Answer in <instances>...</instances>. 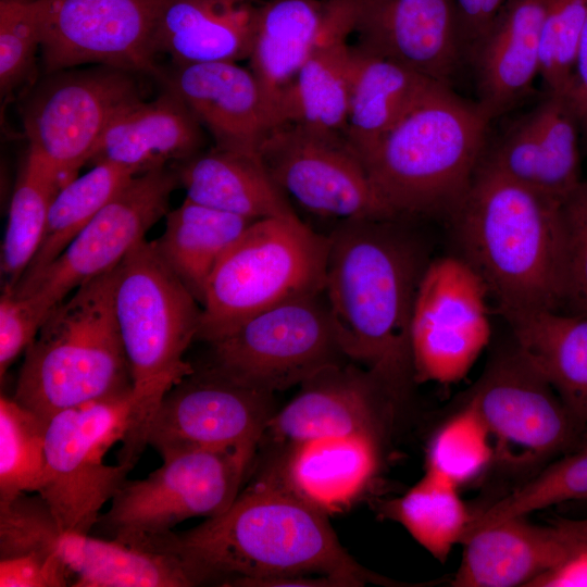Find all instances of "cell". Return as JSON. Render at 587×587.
<instances>
[{
  "instance_id": "20",
  "label": "cell",
  "mask_w": 587,
  "mask_h": 587,
  "mask_svg": "<svg viewBox=\"0 0 587 587\" xmlns=\"http://www.w3.org/2000/svg\"><path fill=\"white\" fill-rule=\"evenodd\" d=\"M162 80L212 135L215 147L259 154L262 142L277 126L258 79L237 62L176 66Z\"/></svg>"
},
{
  "instance_id": "36",
  "label": "cell",
  "mask_w": 587,
  "mask_h": 587,
  "mask_svg": "<svg viewBox=\"0 0 587 587\" xmlns=\"http://www.w3.org/2000/svg\"><path fill=\"white\" fill-rule=\"evenodd\" d=\"M134 176L133 171L122 165L98 162L90 171L65 184L51 203L38 250L20 282L34 277L54 261Z\"/></svg>"
},
{
  "instance_id": "21",
  "label": "cell",
  "mask_w": 587,
  "mask_h": 587,
  "mask_svg": "<svg viewBox=\"0 0 587 587\" xmlns=\"http://www.w3.org/2000/svg\"><path fill=\"white\" fill-rule=\"evenodd\" d=\"M274 413L267 429L275 439L296 444L326 436L385 434L396 402L369 371L344 364L322 372Z\"/></svg>"
},
{
  "instance_id": "33",
  "label": "cell",
  "mask_w": 587,
  "mask_h": 587,
  "mask_svg": "<svg viewBox=\"0 0 587 587\" xmlns=\"http://www.w3.org/2000/svg\"><path fill=\"white\" fill-rule=\"evenodd\" d=\"M253 222L185 198L166 213L165 229L152 242L166 266L201 305L216 263Z\"/></svg>"
},
{
  "instance_id": "46",
  "label": "cell",
  "mask_w": 587,
  "mask_h": 587,
  "mask_svg": "<svg viewBox=\"0 0 587 587\" xmlns=\"http://www.w3.org/2000/svg\"><path fill=\"white\" fill-rule=\"evenodd\" d=\"M72 586L71 574L59 553L0 559L1 587Z\"/></svg>"
},
{
  "instance_id": "9",
  "label": "cell",
  "mask_w": 587,
  "mask_h": 587,
  "mask_svg": "<svg viewBox=\"0 0 587 587\" xmlns=\"http://www.w3.org/2000/svg\"><path fill=\"white\" fill-rule=\"evenodd\" d=\"M257 446L190 448L162 458V465L116 491L96 526L128 545L167 533L191 517H213L235 501Z\"/></svg>"
},
{
  "instance_id": "32",
  "label": "cell",
  "mask_w": 587,
  "mask_h": 587,
  "mask_svg": "<svg viewBox=\"0 0 587 587\" xmlns=\"http://www.w3.org/2000/svg\"><path fill=\"white\" fill-rule=\"evenodd\" d=\"M58 553L71 574L74 587L195 586L176 557L113 538L62 532Z\"/></svg>"
},
{
  "instance_id": "17",
  "label": "cell",
  "mask_w": 587,
  "mask_h": 587,
  "mask_svg": "<svg viewBox=\"0 0 587 587\" xmlns=\"http://www.w3.org/2000/svg\"><path fill=\"white\" fill-rule=\"evenodd\" d=\"M273 395L208 364L163 397L147 444L161 458L190 448L258 446L275 413Z\"/></svg>"
},
{
  "instance_id": "24",
  "label": "cell",
  "mask_w": 587,
  "mask_h": 587,
  "mask_svg": "<svg viewBox=\"0 0 587 587\" xmlns=\"http://www.w3.org/2000/svg\"><path fill=\"white\" fill-rule=\"evenodd\" d=\"M202 126L183 101L167 90L153 101H137L108 126L90 162H111L136 175L184 161L200 152Z\"/></svg>"
},
{
  "instance_id": "18",
  "label": "cell",
  "mask_w": 587,
  "mask_h": 587,
  "mask_svg": "<svg viewBox=\"0 0 587 587\" xmlns=\"http://www.w3.org/2000/svg\"><path fill=\"white\" fill-rule=\"evenodd\" d=\"M357 47L453 88L467 66L457 0H347Z\"/></svg>"
},
{
  "instance_id": "7",
  "label": "cell",
  "mask_w": 587,
  "mask_h": 587,
  "mask_svg": "<svg viewBox=\"0 0 587 587\" xmlns=\"http://www.w3.org/2000/svg\"><path fill=\"white\" fill-rule=\"evenodd\" d=\"M327 252V235L299 216L253 222L210 275L197 339L214 342L266 310L324 291Z\"/></svg>"
},
{
  "instance_id": "37",
  "label": "cell",
  "mask_w": 587,
  "mask_h": 587,
  "mask_svg": "<svg viewBox=\"0 0 587 587\" xmlns=\"http://www.w3.org/2000/svg\"><path fill=\"white\" fill-rule=\"evenodd\" d=\"M587 497V436L535 475L474 513L467 533L562 502Z\"/></svg>"
},
{
  "instance_id": "6",
  "label": "cell",
  "mask_w": 587,
  "mask_h": 587,
  "mask_svg": "<svg viewBox=\"0 0 587 587\" xmlns=\"http://www.w3.org/2000/svg\"><path fill=\"white\" fill-rule=\"evenodd\" d=\"M116 267L54 307L25 351L13 398L47 420L133 390L114 314Z\"/></svg>"
},
{
  "instance_id": "34",
  "label": "cell",
  "mask_w": 587,
  "mask_h": 587,
  "mask_svg": "<svg viewBox=\"0 0 587 587\" xmlns=\"http://www.w3.org/2000/svg\"><path fill=\"white\" fill-rule=\"evenodd\" d=\"M63 187L53 167L29 151L16 180L1 248L2 291L12 290L40 245L51 203Z\"/></svg>"
},
{
  "instance_id": "45",
  "label": "cell",
  "mask_w": 587,
  "mask_h": 587,
  "mask_svg": "<svg viewBox=\"0 0 587 587\" xmlns=\"http://www.w3.org/2000/svg\"><path fill=\"white\" fill-rule=\"evenodd\" d=\"M42 321L24 299L10 291L0 298V377L35 339Z\"/></svg>"
},
{
  "instance_id": "43",
  "label": "cell",
  "mask_w": 587,
  "mask_h": 587,
  "mask_svg": "<svg viewBox=\"0 0 587 587\" xmlns=\"http://www.w3.org/2000/svg\"><path fill=\"white\" fill-rule=\"evenodd\" d=\"M565 273L564 296L560 311L587 314V180L561 204Z\"/></svg>"
},
{
  "instance_id": "2",
  "label": "cell",
  "mask_w": 587,
  "mask_h": 587,
  "mask_svg": "<svg viewBox=\"0 0 587 587\" xmlns=\"http://www.w3.org/2000/svg\"><path fill=\"white\" fill-rule=\"evenodd\" d=\"M412 220H342L327 235L325 295L341 346L396 403L415 383L410 323L432 260Z\"/></svg>"
},
{
  "instance_id": "31",
  "label": "cell",
  "mask_w": 587,
  "mask_h": 587,
  "mask_svg": "<svg viewBox=\"0 0 587 587\" xmlns=\"http://www.w3.org/2000/svg\"><path fill=\"white\" fill-rule=\"evenodd\" d=\"M353 47L354 71L344 136L361 157L411 109L445 85Z\"/></svg>"
},
{
  "instance_id": "27",
  "label": "cell",
  "mask_w": 587,
  "mask_h": 587,
  "mask_svg": "<svg viewBox=\"0 0 587 587\" xmlns=\"http://www.w3.org/2000/svg\"><path fill=\"white\" fill-rule=\"evenodd\" d=\"M351 34L348 1L339 0L336 18L279 102L278 125L296 124L344 135L354 71V47L348 43Z\"/></svg>"
},
{
  "instance_id": "41",
  "label": "cell",
  "mask_w": 587,
  "mask_h": 587,
  "mask_svg": "<svg viewBox=\"0 0 587 587\" xmlns=\"http://www.w3.org/2000/svg\"><path fill=\"white\" fill-rule=\"evenodd\" d=\"M61 533L39 494L29 496V492H22L0 501V559L55 554Z\"/></svg>"
},
{
  "instance_id": "13",
  "label": "cell",
  "mask_w": 587,
  "mask_h": 587,
  "mask_svg": "<svg viewBox=\"0 0 587 587\" xmlns=\"http://www.w3.org/2000/svg\"><path fill=\"white\" fill-rule=\"evenodd\" d=\"M134 74L108 65L57 72L26 101L22 120L28 150L53 167L63 186L90 162L111 122L142 100Z\"/></svg>"
},
{
  "instance_id": "10",
  "label": "cell",
  "mask_w": 587,
  "mask_h": 587,
  "mask_svg": "<svg viewBox=\"0 0 587 587\" xmlns=\"http://www.w3.org/2000/svg\"><path fill=\"white\" fill-rule=\"evenodd\" d=\"M469 398L495 444V464L532 476L574 448L585 426L513 342L494 355Z\"/></svg>"
},
{
  "instance_id": "42",
  "label": "cell",
  "mask_w": 587,
  "mask_h": 587,
  "mask_svg": "<svg viewBox=\"0 0 587 587\" xmlns=\"http://www.w3.org/2000/svg\"><path fill=\"white\" fill-rule=\"evenodd\" d=\"M41 28L34 0L0 2V87L8 93L18 86L34 67L41 48Z\"/></svg>"
},
{
  "instance_id": "12",
  "label": "cell",
  "mask_w": 587,
  "mask_h": 587,
  "mask_svg": "<svg viewBox=\"0 0 587 587\" xmlns=\"http://www.w3.org/2000/svg\"><path fill=\"white\" fill-rule=\"evenodd\" d=\"M177 184L176 172L165 166L134 176L54 261L9 291L24 298L43 322L76 288L115 268L145 239L170 211Z\"/></svg>"
},
{
  "instance_id": "30",
  "label": "cell",
  "mask_w": 587,
  "mask_h": 587,
  "mask_svg": "<svg viewBox=\"0 0 587 587\" xmlns=\"http://www.w3.org/2000/svg\"><path fill=\"white\" fill-rule=\"evenodd\" d=\"M513 342L587 426V314L502 312Z\"/></svg>"
},
{
  "instance_id": "8",
  "label": "cell",
  "mask_w": 587,
  "mask_h": 587,
  "mask_svg": "<svg viewBox=\"0 0 587 587\" xmlns=\"http://www.w3.org/2000/svg\"><path fill=\"white\" fill-rule=\"evenodd\" d=\"M133 390L58 412L48 423L46 467L37 494L62 532L89 534L133 464H107L132 422Z\"/></svg>"
},
{
  "instance_id": "5",
  "label": "cell",
  "mask_w": 587,
  "mask_h": 587,
  "mask_svg": "<svg viewBox=\"0 0 587 587\" xmlns=\"http://www.w3.org/2000/svg\"><path fill=\"white\" fill-rule=\"evenodd\" d=\"M113 304L134 397L118 462L135 465L163 397L195 370L184 355L198 338L201 305L146 239L117 265Z\"/></svg>"
},
{
  "instance_id": "49",
  "label": "cell",
  "mask_w": 587,
  "mask_h": 587,
  "mask_svg": "<svg viewBox=\"0 0 587 587\" xmlns=\"http://www.w3.org/2000/svg\"><path fill=\"white\" fill-rule=\"evenodd\" d=\"M579 121H580V125L584 127L585 133H586V135H587V113L584 114V115L579 118Z\"/></svg>"
},
{
  "instance_id": "47",
  "label": "cell",
  "mask_w": 587,
  "mask_h": 587,
  "mask_svg": "<svg viewBox=\"0 0 587 587\" xmlns=\"http://www.w3.org/2000/svg\"><path fill=\"white\" fill-rule=\"evenodd\" d=\"M507 0H457L466 62L473 47L487 30Z\"/></svg>"
},
{
  "instance_id": "14",
  "label": "cell",
  "mask_w": 587,
  "mask_h": 587,
  "mask_svg": "<svg viewBox=\"0 0 587 587\" xmlns=\"http://www.w3.org/2000/svg\"><path fill=\"white\" fill-rule=\"evenodd\" d=\"M489 294L460 255L432 259L410 323L415 383L453 384L466 376L490 340Z\"/></svg>"
},
{
  "instance_id": "11",
  "label": "cell",
  "mask_w": 587,
  "mask_h": 587,
  "mask_svg": "<svg viewBox=\"0 0 587 587\" xmlns=\"http://www.w3.org/2000/svg\"><path fill=\"white\" fill-rule=\"evenodd\" d=\"M210 346V365L271 394L302 385L349 360L325 290L266 310Z\"/></svg>"
},
{
  "instance_id": "4",
  "label": "cell",
  "mask_w": 587,
  "mask_h": 587,
  "mask_svg": "<svg viewBox=\"0 0 587 587\" xmlns=\"http://www.w3.org/2000/svg\"><path fill=\"white\" fill-rule=\"evenodd\" d=\"M489 124L475 101L441 86L360 158L397 215L449 217L482 161Z\"/></svg>"
},
{
  "instance_id": "16",
  "label": "cell",
  "mask_w": 587,
  "mask_h": 587,
  "mask_svg": "<svg viewBox=\"0 0 587 587\" xmlns=\"http://www.w3.org/2000/svg\"><path fill=\"white\" fill-rule=\"evenodd\" d=\"M167 0H34L47 72L98 63L163 78L154 34Z\"/></svg>"
},
{
  "instance_id": "26",
  "label": "cell",
  "mask_w": 587,
  "mask_h": 587,
  "mask_svg": "<svg viewBox=\"0 0 587 587\" xmlns=\"http://www.w3.org/2000/svg\"><path fill=\"white\" fill-rule=\"evenodd\" d=\"M260 7L253 0H167L155 28V52L176 66L248 59Z\"/></svg>"
},
{
  "instance_id": "3",
  "label": "cell",
  "mask_w": 587,
  "mask_h": 587,
  "mask_svg": "<svg viewBox=\"0 0 587 587\" xmlns=\"http://www.w3.org/2000/svg\"><path fill=\"white\" fill-rule=\"evenodd\" d=\"M561 204L479 163L449 215L460 257L483 279L499 313L561 310Z\"/></svg>"
},
{
  "instance_id": "28",
  "label": "cell",
  "mask_w": 587,
  "mask_h": 587,
  "mask_svg": "<svg viewBox=\"0 0 587 587\" xmlns=\"http://www.w3.org/2000/svg\"><path fill=\"white\" fill-rule=\"evenodd\" d=\"M338 10L339 0H267L261 3L248 59L276 121L284 93L333 24Z\"/></svg>"
},
{
  "instance_id": "15",
  "label": "cell",
  "mask_w": 587,
  "mask_h": 587,
  "mask_svg": "<svg viewBox=\"0 0 587 587\" xmlns=\"http://www.w3.org/2000/svg\"><path fill=\"white\" fill-rule=\"evenodd\" d=\"M259 154L276 184L303 209L342 220L396 217L341 134L275 126Z\"/></svg>"
},
{
  "instance_id": "19",
  "label": "cell",
  "mask_w": 587,
  "mask_h": 587,
  "mask_svg": "<svg viewBox=\"0 0 587 587\" xmlns=\"http://www.w3.org/2000/svg\"><path fill=\"white\" fill-rule=\"evenodd\" d=\"M579 117L564 95L545 92L491 145L482 163L559 202L579 185Z\"/></svg>"
},
{
  "instance_id": "29",
  "label": "cell",
  "mask_w": 587,
  "mask_h": 587,
  "mask_svg": "<svg viewBox=\"0 0 587 587\" xmlns=\"http://www.w3.org/2000/svg\"><path fill=\"white\" fill-rule=\"evenodd\" d=\"M186 198L253 221L298 216L260 154L212 148L180 162L175 171Z\"/></svg>"
},
{
  "instance_id": "40",
  "label": "cell",
  "mask_w": 587,
  "mask_h": 587,
  "mask_svg": "<svg viewBox=\"0 0 587 587\" xmlns=\"http://www.w3.org/2000/svg\"><path fill=\"white\" fill-rule=\"evenodd\" d=\"M587 0H547L540 35L545 92L567 96L575 71Z\"/></svg>"
},
{
  "instance_id": "1",
  "label": "cell",
  "mask_w": 587,
  "mask_h": 587,
  "mask_svg": "<svg viewBox=\"0 0 587 587\" xmlns=\"http://www.w3.org/2000/svg\"><path fill=\"white\" fill-rule=\"evenodd\" d=\"M133 546L176 557L195 586H257L265 579L314 574L338 587L399 585L358 563L339 542L326 513L295 492L277 469L241 490L223 513Z\"/></svg>"
},
{
  "instance_id": "48",
  "label": "cell",
  "mask_w": 587,
  "mask_h": 587,
  "mask_svg": "<svg viewBox=\"0 0 587 587\" xmlns=\"http://www.w3.org/2000/svg\"><path fill=\"white\" fill-rule=\"evenodd\" d=\"M566 97L579 118L587 113V7L578 45L574 77Z\"/></svg>"
},
{
  "instance_id": "22",
  "label": "cell",
  "mask_w": 587,
  "mask_h": 587,
  "mask_svg": "<svg viewBox=\"0 0 587 587\" xmlns=\"http://www.w3.org/2000/svg\"><path fill=\"white\" fill-rule=\"evenodd\" d=\"M546 7L547 0H507L470 53L475 102L490 122L521 104L539 77Z\"/></svg>"
},
{
  "instance_id": "23",
  "label": "cell",
  "mask_w": 587,
  "mask_h": 587,
  "mask_svg": "<svg viewBox=\"0 0 587 587\" xmlns=\"http://www.w3.org/2000/svg\"><path fill=\"white\" fill-rule=\"evenodd\" d=\"M520 515L474 529L462 541L453 587H529L561 560L562 545L552 522L534 524Z\"/></svg>"
},
{
  "instance_id": "39",
  "label": "cell",
  "mask_w": 587,
  "mask_h": 587,
  "mask_svg": "<svg viewBox=\"0 0 587 587\" xmlns=\"http://www.w3.org/2000/svg\"><path fill=\"white\" fill-rule=\"evenodd\" d=\"M49 420L13 397H0V501L37 492L46 467Z\"/></svg>"
},
{
  "instance_id": "35",
  "label": "cell",
  "mask_w": 587,
  "mask_h": 587,
  "mask_svg": "<svg viewBox=\"0 0 587 587\" xmlns=\"http://www.w3.org/2000/svg\"><path fill=\"white\" fill-rule=\"evenodd\" d=\"M385 513L440 562L462 544L473 519L460 488L426 471L405 494L385 504Z\"/></svg>"
},
{
  "instance_id": "38",
  "label": "cell",
  "mask_w": 587,
  "mask_h": 587,
  "mask_svg": "<svg viewBox=\"0 0 587 587\" xmlns=\"http://www.w3.org/2000/svg\"><path fill=\"white\" fill-rule=\"evenodd\" d=\"M495 463L492 436L474 403H463L435 430L426 453V472L461 488Z\"/></svg>"
},
{
  "instance_id": "25",
  "label": "cell",
  "mask_w": 587,
  "mask_h": 587,
  "mask_svg": "<svg viewBox=\"0 0 587 587\" xmlns=\"http://www.w3.org/2000/svg\"><path fill=\"white\" fill-rule=\"evenodd\" d=\"M384 435L326 436L296 442L277 470L312 505L325 513L341 511L375 478Z\"/></svg>"
},
{
  "instance_id": "44",
  "label": "cell",
  "mask_w": 587,
  "mask_h": 587,
  "mask_svg": "<svg viewBox=\"0 0 587 587\" xmlns=\"http://www.w3.org/2000/svg\"><path fill=\"white\" fill-rule=\"evenodd\" d=\"M554 524L561 538V560L529 587H587V517L561 519Z\"/></svg>"
}]
</instances>
